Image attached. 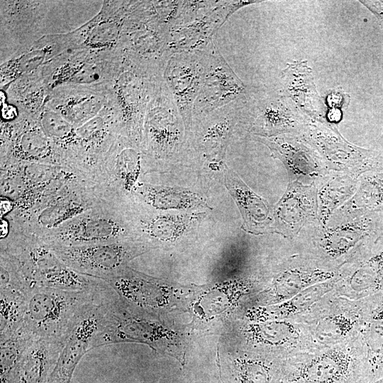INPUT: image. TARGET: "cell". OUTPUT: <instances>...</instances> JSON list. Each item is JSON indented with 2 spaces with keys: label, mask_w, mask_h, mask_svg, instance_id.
<instances>
[{
  "label": "cell",
  "mask_w": 383,
  "mask_h": 383,
  "mask_svg": "<svg viewBox=\"0 0 383 383\" xmlns=\"http://www.w3.org/2000/svg\"><path fill=\"white\" fill-rule=\"evenodd\" d=\"M334 294L359 300L383 292V250L342 270Z\"/></svg>",
  "instance_id": "d4e9b609"
},
{
  "label": "cell",
  "mask_w": 383,
  "mask_h": 383,
  "mask_svg": "<svg viewBox=\"0 0 383 383\" xmlns=\"http://www.w3.org/2000/svg\"><path fill=\"white\" fill-rule=\"evenodd\" d=\"M274 217L277 229L291 239L309 224L319 221L316 184L290 181L274 208Z\"/></svg>",
  "instance_id": "d6986e66"
},
{
  "label": "cell",
  "mask_w": 383,
  "mask_h": 383,
  "mask_svg": "<svg viewBox=\"0 0 383 383\" xmlns=\"http://www.w3.org/2000/svg\"><path fill=\"white\" fill-rule=\"evenodd\" d=\"M251 121L250 96L194 118L189 134L192 148L209 162H223L232 135L238 130L249 132Z\"/></svg>",
  "instance_id": "9c48e42d"
},
{
  "label": "cell",
  "mask_w": 383,
  "mask_h": 383,
  "mask_svg": "<svg viewBox=\"0 0 383 383\" xmlns=\"http://www.w3.org/2000/svg\"><path fill=\"white\" fill-rule=\"evenodd\" d=\"M256 140L265 145L272 155L284 165L291 179L305 184L316 183L329 170L317 151L302 136L282 135Z\"/></svg>",
  "instance_id": "2e32d148"
},
{
  "label": "cell",
  "mask_w": 383,
  "mask_h": 383,
  "mask_svg": "<svg viewBox=\"0 0 383 383\" xmlns=\"http://www.w3.org/2000/svg\"><path fill=\"white\" fill-rule=\"evenodd\" d=\"M250 93L212 42L207 67L193 107V118L208 114L231 102L245 99Z\"/></svg>",
  "instance_id": "9a60e30c"
},
{
  "label": "cell",
  "mask_w": 383,
  "mask_h": 383,
  "mask_svg": "<svg viewBox=\"0 0 383 383\" xmlns=\"http://www.w3.org/2000/svg\"><path fill=\"white\" fill-rule=\"evenodd\" d=\"M50 248L75 271L104 281L126 267L132 260L152 249L147 244L135 239Z\"/></svg>",
  "instance_id": "30bf717a"
},
{
  "label": "cell",
  "mask_w": 383,
  "mask_h": 383,
  "mask_svg": "<svg viewBox=\"0 0 383 383\" xmlns=\"http://www.w3.org/2000/svg\"><path fill=\"white\" fill-rule=\"evenodd\" d=\"M65 341L38 338L27 348L8 383H48Z\"/></svg>",
  "instance_id": "4316f807"
},
{
  "label": "cell",
  "mask_w": 383,
  "mask_h": 383,
  "mask_svg": "<svg viewBox=\"0 0 383 383\" xmlns=\"http://www.w3.org/2000/svg\"><path fill=\"white\" fill-rule=\"evenodd\" d=\"M273 383H289V382H286L279 380V379H278L276 377V379H274V381Z\"/></svg>",
  "instance_id": "ab89813d"
},
{
  "label": "cell",
  "mask_w": 383,
  "mask_h": 383,
  "mask_svg": "<svg viewBox=\"0 0 383 383\" xmlns=\"http://www.w3.org/2000/svg\"><path fill=\"white\" fill-rule=\"evenodd\" d=\"M38 237L50 248L137 240L127 209L101 199L94 208Z\"/></svg>",
  "instance_id": "8992f818"
},
{
  "label": "cell",
  "mask_w": 383,
  "mask_h": 383,
  "mask_svg": "<svg viewBox=\"0 0 383 383\" xmlns=\"http://www.w3.org/2000/svg\"><path fill=\"white\" fill-rule=\"evenodd\" d=\"M283 360L243 350L220 360L223 383H273Z\"/></svg>",
  "instance_id": "cb8c5ba5"
},
{
  "label": "cell",
  "mask_w": 383,
  "mask_h": 383,
  "mask_svg": "<svg viewBox=\"0 0 383 383\" xmlns=\"http://www.w3.org/2000/svg\"><path fill=\"white\" fill-rule=\"evenodd\" d=\"M2 106V117L4 120L10 121L14 119L17 116V111L14 106L4 104Z\"/></svg>",
  "instance_id": "f35d334b"
},
{
  "label": "cell",
  "mask_w": 383,
  "mask_h": 383,
  "mask_svg": "<svg viewBox=\"0 0 383 383\" xmlns=\"http://www.w3.org/2000/svg\"><path fill=\"white\" fill-rule=\"evenodd\" d=\"M226 186L235 199L249 231L266 230L274 222V209L251 190L228 167L221 165Z\"/></svg>",
  "instance_id": "83f0119b"
},
{
  "label": "cell",
  "mask_w": 383,
  "mask_h": 383,
  "mask_svg": "<svg viewBox=\"0 0 383 383\" xmlns=\"http://www.w3.org/2000/svg\"><path fill=\"white\" fill-rule=\"evenodd\" d=\"M36 338L23 324L12 333L0 338L1 383L9 382L25 351Z\"/></svg>",
  "instance_id": "4dcf8cb0"
},
{
  "label": "cell",
  "mask_w": 383,
  "mask_h": 383,
  "mask_svg": "<svg viewBox=\"0 0 383 383\" xmlns=\"http://www.w3.org/2000/svg\"><path fill=\"white\" fill-rule=\"evenodd\" d=\"M301 136L317 151L329 171L357 177L362 169L365 151L344 139L334 125L311 121Z\"/></svg>",
  "instance_id": "ac0fdd59"
},
{
  "label": "cell",
  "mask_w": 383,
  "mask_h": 383,
  "mask_svg": "<svg viewBox=\"0 0 383 383\" xmlns=\"http://www.w3.org/2000/svg\"><path fill=\"white\" fill-rule=\"evenodd\" d=\"M0 292L22 294L26 296L32 290L16 262L0 251Z\"/></svg>",
  "instance_id": "836d02e7"
},
{
  "label": "cell",
  "mask_w": 383,
  "mask_h": 383,
  "mask_svg": "<svg viewBox=\"0 0 383 383\" xmlns=\"http://www.w3.org/2000/svg\"><path fill=\"white\" fill-rule=\"evenodd\" d=\"M360 335L366 354L368 383H374L383 377V292L371 296Z\"/></svg>",
  "instance_id": "f1b7e54d"
},
{
  "label": "cell",
  "mask_w": 383,
  "mask_h": 383,
  "mask_svg": "<svg viewBox=\"0 0 383 383\" xmlns=\"http://www.w3.org/2000/svg\"><path fill=\"white\" fill-rule=\"evenodd\" d=\"M122 343L147 345L184 364L185 343L180 333L164 318L132 311L116 298L109 301L104 324L90 350Z\"/></svg>",
  "instance_id": "277c9868"
},
{
  "label": "cell",
  "mask_w": 383,
  "mask_h": 383,
  "mask_svg": "<svg viewBox=\"0 0 383 383\" xmlns=\"http://www.w3.org/2000/svg\"><path fill=\"white\" fill-rule=\"evenodd\" d=\"M0 207L1 217L6 216L14 211L15 202L7 196H1Z\"/></svg>",
  "instance_id": "8d00e7d4"
},
{
  "label": "cell",
  "mask_w": 383,
  "mask_h": 383,
  "mask_svg": "<svg viewBox=\"0 0 383 383\" xmlns=\"http://www.w3.org/2000/svg\"><path fill=\"white\" fill-rule=\"evenodd\" d=\"M8 236L1 240V251L18 265L32 289L49 287L66 290L106 292L105 281L79 273L66 265L39 237L7 216Z\"/></svg>",
  "instance_id": "6da1fadb"
},
{
  "label": "cell",
  "mask_w": 383,
  "mask_h": 383,
  "mask_svg": "<svg viewBox=\"0 0 383 383\" xmlns=\"http://www.w3.org/2000/svg\"><path fill=\"white\" fill-rule=\"evenodd\" d=\"M356 179L347 173L329 171L316 183L318 216L323 226H326L333 214L354 195Z\"/></svg>",
  "instance_id": "f546056e"
},
{
  "label": "cell",
  "mask_w": 383,
  "mask_h": 383,
  "mask_svg": "<svg viewBox=\"0 0 383 383\" xmlns=\"http://www.w3.org/2000/svg\"><path fill=\"white\" fill-rule=\"evenodd\" d=\"M96 74L94 68L89 67H83L77 73L75 79L80 82H88L94 80Z\"/></svg>",
  "instance_id": "74e56055"
},
{
  "label": "cell",
  "mask_w": 383,
  "mask_h": 383,
  "mask_svg": "<svg viewBox=\"0 0 383 383\" xmlns=\"http://www.w3.org/2000/svg\"><path fill=\"white\" fill-rule=\"evenodd\" d=\"M16 149L20 160L42 165L47 162L48 165L59 167L52 157L54 150L52 140L43 130L33 128L25 131L18 138Z\"/></svg>",
  "instance_id": "1f68e13d"
},
{
  "label": "cell",
  "mask_w": 383,
  "mask_h": 383,
  "mask_svg": "<svg viewBox=\"0 0 383 383\" xmlns=\"http://www.w3.org/2000/svg\"><path fill=\"white\" fill-rule=\"evenodd\" d=\"M145 205V209L165 211L171 209L199 211L210 209L197 193L182 187L160 185L140 181L131 198L129 206Z\"/></svg>",
  "instance_id": "484cf974"
},
{
  "label": "cell",
  "mask_w": 383,
  "mask_h": 383,
  "mask_svg": "<svg viewBox=\"0 0 383 383\" xmlns=\"http://www.w3.org/2000/svg\"><path fill=\"white\" fill-rule=\"evenodd\" d=\"M339 277H342L341 271L326 268L297 252L289 257L272 280L250 298L249 307L283 302L310 286Z\"/></svg>",
  "instance_id": "7c38bea8"
},
{
  "label": "cell",
  "mask_w": 383,
  "mask_h": 383,
  "mask_svg": "<svg viewBox=\"0 0 383 383\" xmlns=\"http://www.w3.org/2000/svg\"><path fill=\"white\" fill-rule=\"evenodd\" d=\"M279 89L312 121L328 123L326 105L317 91L312 69L307 60H294L282 71Z\"/></svg>",
  "instance_id": "7402d4cb"
},
{
  "label": "cell",
  "mask_w": 383,
  "mask_h": 383,
  "mask_svg": "<svg viewBox=\"0 0 383 383\" xmlns=\"http://www.w3.org/2000/svg\"><path fill=\"white\" fill-rule=\"evenodd\" d=\"M42 130L53 141L76 143L75 128L63 116L53 111H47L41 118Z\"/></svg>",
  "instance_id": "e575fe53"
},
{
  "label": "cell",
  "mask_w": 383,
  "mask_h": 383,
  "mask_svg": "<svg viewBox=\"0 0 383 383\" xmlns=\"http://www.w3.org/2000/svg\"><path fill=\"white\" fill-rule=\"evenodd\" d=\"M211 43L202 49L171 55L163 71V79L183 118L189 135L192 126L194 104L203 84Z\"/></svg>",
  "instance_id": "4fadbf2b"
},
{
  "label": "cell",
  "mask_w": 383,
  "mask_h": 383,
  "mask_svg": "<svg viewBox=\"0 0 383 383\" xmlns=\"http://www.w3.org/2000/svg\"><path fill=\"white\" fill-rule=\"evenodd\" d=\"M191 148L183 118L162 78L154 89L143 120V149L148 168L179 160Z\"/></svg>",
  "instance_id": "5b68a950"
},
{
  "label": "cell",
  "mask_w": 383,
  "mask_h": 383,
  "mask_svg": "<svg viewBox=\"0 0 383 383\" xmlns=\"http://www.w3.org/2000/svg\"><path fill=\"white\" fill-rule=\"evenodd\" d=\"M252 121L249 132L257 137L282 135L301 136L311 120L292 100L278 90H262L251 94Z\"/></svg>",
  "instance_id": "5bb4252c"
},
{
  "label": "cell",
  "mask_w": 383,
  "mask_h": 383,
  "mask_svg": "<svg viewBox=\"0 0 383 383\" xmlns=\"http://www.w3.org/2000/svg\"><path fill=\"white\" fill-rule=\"evenodd\" d=\"M374 383H383V377H381L379 379H378L377 382H375Z\"/></svg>",
  "instance_id": "60d3db41"
},
{
  "label": "cell",
  "mask_w": 383,
  "mask_h": 383,
  "mask_svg": "<svg viewBox=\"0 0 383 383\" xmlns=\"http://www.w3.org/2000/svg\"><path fill=\"white\" fill-rule=\"evenodd\" d=\"M245 350L284 360L313 351L307 326L289 320L245 321Z\"/></svg>",
  "instance_id": "8fae6325"
},
{
  "label": "cell",
  "mask_w": 383,
  "mask_h": 383,
  "mask_svg": "<svg viewBox=\"0 0 383 383\" xmlns=\"http://www.w3.org/2000/svg\"><path fill=\"white\" fill-rule=\"evenodd\" d=\"M105 282L128 309L162 318L181 299L191 296L196 289L173 284L128 266Z\"/></svg>",
  "instance_id": "ba28073f"
},
{
  "label": "cell",
  "mask_w": 383,
  "mask_h": 383,
  "mask_svg": "<svg viewBox=\"0 0 383 383\" xmlns=\"http://www.w3.org/2000/svg\"><path fill=\"white\" fill-rule=\"evenodd\" d=\"M26 299L22 294L0 292V338L12 333L23 324Z\"/></svg>",
  "instance_id": "d6a6232c"
},
{
  "label": "cell",
  "mask_w": 383,
  "mask_h": 383,
  "mask_svg": "<svg viewBox=\"0 0 383 383\" xmlns=\"http://www.w3.org/2000/svg\"><path fill=\"white\" fill-rule=\"evenodd\" d=\"M204 212L162 213L143 209L140 213H131L136 239L151 248L173 243L185 235L204 216Z\"/></svg>",
  "instance_id": "44dd1931"
},
{
  "label": "cell",
  "mask_w": 383,
  "mask_h": 383,
  "mask_svg": "<svg viewBox=\"0 0 383 383\" xmlns=\"http://www.w3.org/2000/svg\"><path fill=\"white\" fill-rule=\"evenodd\" d=\"M111 299L96 304L79 321L65 339L48 383H72L74 372L104 322Z\"/></svg>",
  "instance_id": "e0dca14e"
},
{
  "label": "cell",
  "mask_w": 383,
  "mask_h": 383,
  "mask_svg": "<svg viewBox=\"0 0 383 383\" xmlns=\"http://www.w3.org/2000/svg\"><path fill=\"white\" fill-rule=\"evenodd\" d=\"M106 292L33 288L26 299L23 326L37 338L65 339ZM102 301V300H101Z\"/></svg>",
  "instance_id": "3957f363"
},
{
  "label": "cell",
  "mask_w": 383,
  "mask_h": 383,
  "mask_svg": "<svg viewBox=\"0 0 383 383\" xmlns=\"http://www.w3.org/2000/svg\"><path fill=\"white\" fill-rule=\"evenodd\" d=\"M328 111H341L345 109L350 103V95L343 92L341 89L333 90L326 97Z\"/></svg>",
  "instance_id": "d590c367"
},
{
  "label": "cell",
  "mask_w": 383,
  "mask_h": 383,
  "mask_svg": "<svg viewBox=\"0 0 383 383\" xmlns=\"http://www.w3.org/2000/svg\"><path fill=\"white\" fill-rule=\"evenodd\" d=\"M341 277L310 286L277 304L248 307L245 313V321L289 320L301 323L316 305L334 289Z\"/></svg>",
  "instance_id": "603a6c76"
},
{
  "label": "cell",
  "mask_w": 383,
  "mask_h": 383,
  "mask_svg": "<svg viewBox=\"0 0 383 383\" xmlns=\"http://www.w3.org/2000/svg\"><path fill=\"white\" fill-rule=\"evenodd\" d=\"M260 279L245 277L217 286L196 289L191 296L192 323L196 326L213 319L223 311L235 306L245 296L260 292L265 287Z\"/></svg>",
  "instance_id": "ffe728a7"
},
{
  "label": "cell",
  "mask_w": 383,
  "mask_h": 383,
  "mask_svg": "<svg viewBox=\"0 0 383 383\" xmlns=\"http://www.w3.org/2000/svg\"><path fill=\"white\" fill-rule=\"evenodd\" d=\"M371 296L350 300L333 291L323 297L305 317L313 350L328 348L357 335L369 311Z\"/></svg>",
  "instance_id": "52a82bcc"
},
{
  "label": "cell",
  "mask_w": 383,
  "mask_h": 383,
  "mask_svg": "<svg viewBox=\"0 0 383 383\" xmlns=\"http://www.w3.org/2000/svg\"><path fill=\"white\" fill-rule=\"evenodd\" d=\"M277 378L289 383H368L360 334L333 347L283 360Z\"/></svg>",
  "instance_id": "7a4b0ae2"
}]
</instances>
